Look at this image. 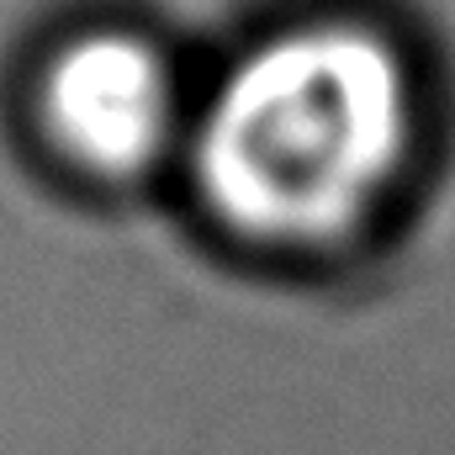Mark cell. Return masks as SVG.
<instances>
[{"instance_id": "cell-1", "label": "cell", "mask_w": 455, "mask_h": 455, "mask_svg": "<svg viewBox=\"0 0 455 455\" xmlns=\"http://www.w3.org/2000/svg\"><path fill=\"white\" fill-rule=\"evenodd\" d=\"M424 138L408 43L365 11H302L196 80L180 180L233 243L334 259L397 212Z\"/></svg>"}, {"instance_id": "cell-2", "label": "cell", "mask_w": 455, "mask_h": 455, "mask_svg": "<svg viewBox=\"0 0 455 455\" xmlns=\"http://www.w3.org/2000/svg\"><path fill=\"white\" fill-rule=\"evenodd\" d=\"M196 80L132 21H85L53 37L27 80V116L43 154L85 186H143L180 175Z\"/></svg>"}]
</instances>
